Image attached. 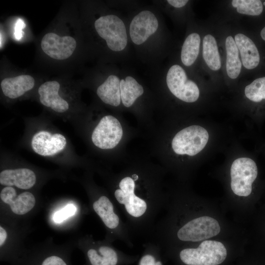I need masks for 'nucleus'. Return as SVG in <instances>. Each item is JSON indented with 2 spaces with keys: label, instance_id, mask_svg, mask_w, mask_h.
Here are the masks:
<instances>
[{
  "label": "nucleus",
  "instance_id": "f257e3e1",
  "mask_svg": "<svg viewBox=\"0 0 265 265\" xmlns=\"http://www.w3.org/2000/svg\"><path fill=\"white\" fill-rule=\"evenodd\" d=\"M40 37L39 51L45 60L65 64L77 57L80 41L75 20L57 19Z\"/></svg>",
  "mask_w": 265,
  "mask_h": 265
},
{
  "label": "nucleus",
  "instance_id": "f03ea898",
  "mask_svg": "<svg viewBox=\"0 0 265 265\" xmlns=\"http://www.w3.org/2000/svg\"><path fill=\"white\" fill-rule=\"evenodd\" d=\"M224 152L223 167L229 174L232 192L240 197L249 196L259 176L257 155L234 138Z\"/></svg>",
  "mask_w": 265,
  "mask_h": 265
},
{
  "label": "nucleus",
  "instance_id": "7ed1b4c3",
  "mask_svg": "<svg viewBox=\"0 0 265 265\" xmlns=\"http://www.w3.org/2000/svg\"><path fill=\"white\" fill-rule=\"evenodd\" d=\"M93 27L96 34L111 52H120L126 48L127 30L123 21L117 15L101 14L94 19Z\"/></svg>",
  "mask_w": 265,
  "mask_h": 265
},
{
  "label": "nucleus",
  "instance_id": "20e7f679",
  "mask_svg": "<svg viewBox=\"0 0 265 265\" xmlns=\"http://www.w3.org/2000/svg\"><path fill=\"white\" fill-rule=\"evenodd\" d=\"M227 250L222 243L212 240L202 242L197 248H186L179 253L186 265H218L225 260Z\"/></svg>",
  "mask_w": 265,
  "mask_h": 265
},
{
  "label": "nucleus",
  "instance_id": "39448f33",
  "mask_svg": "<svg viewBox=\"0 0 265 265\" xmlns=\"http://www.w3.org/2000/svg\"><path fill=\"white\" fill-rule=\"evenodd\" d=\"M166 82L171 94L183 102L195 103L200 98L201 92L198 86L187 78L185 71L179 65H173L169 69Z\"/></svg>",
  "mask_w": 265,
  "mask_h": 265
},
{
  "label": "nucleus",
  "instance_id": "423d86ee",
  "mask_svg": "<svg viewBox=\"0 0 265 265\" xmlns=\"http://www.w3.org/2000/svg\"><path fill=\"white\" fill-rule=\"evenodd\" d=\"M220 227L218 221L210 216L193 218L175 232L176 240L180 242H197L218 234Z\"/></svg>",
  "mask_w": 265,
  "mask_h": 265
},
{
  "label": "nucleus",
  "instance_id": "0eeeda50",
  "mask_svg": "<svg viewBox=\"0 0 265 265\" xmlns=\"http://www.w3.org/2000/svg\"><path fill=\"white\" fill-rule=\"evenodd\" d=\"M123 135L120 123L114 116H104L95 127L92 134V141L102 149H110L116 146Z\"/></svg>",
  "mask_w": 265,
  "mask_h": 265
},
{
  "label": "nucleus",
  "instance_id": "6e6552de",
  "mask_svg": "<svg viewBox=\"0 0 265 265\" xmlns=\"http://www.w3.org/2000/svg\"><path fill=\"white\" fill-rule=\"evenodd\" d=\"M243 95L246 100L254 106L247 115L249 121L261 129L265 121V77L258 78L247 85Z\"/></svg>",
  "mask_w": 265,
  "mask_h": 265
},
{
  "label": "nucleus",
  "instance_id": "1a4fd4ad",
  "mask_svg": "<svg viewBox=\"0 0 265 265\" xmlns=\"http://www.w3.org/2000/svg\"><path fill=\"white\" fill-rule=\"evenodd\" d=\"M159 23L154 13L144 10L136 15L131 21L129 34L132 41L136 45L145 43L158 30Z\"/></svg>",
  "mask_w": 265,
  "mask_h": 265
},
{
  "label": "nucleus",
  "instance_id": "9d476101",
  "mask_svg": "<svg viewBox=\"0 0 265 265\" xmlns=\"http://www.w3.org/2000/svg\"><path fill=\"white\" fill-rule=\"evenodd\" d=\"M61 83L57 80H51L42 83L38 88L40 103L58 113L66 112L69 104L60 95Z\"/></svg>",
  "mask_w": 265,
  "mask_h": 265
},
{
  "label": "nucleus",
  "instance_id": "9b49d317",
  "mask_svg": "<svg viewBox=\"0 0 265 265\" xmlns=\"http://www.w3.org/2000/svg\"><path fill=\"white\" fill-rule=\"evenodd\" d=\"M66 139L61 134L54 133L42 131L36 133L31 140V146L33 151L42 156H52L61 151L65 147Z\"/></svg>",
  "mask_w": 265,
  "mask_h": 265
},
{
  "label": "nucleus",
  "instance_id": "f8f14e48",
  "mask_svg": "<svg viewBox=\"0 0 265 265\" xmlns=\"http://www.w3.org/2000/svg\"><path fill=\"white\" fill-rule=\"evenodd\" d=\"M35 84L34 77L27 73H19L5 76L0 81V88L3 94L11 99L23 96L33 88Z\"/></svg>",
  "mask_w": 265,
  "mask_h": 265
},
{
  "label": "nucleus",
  "instance_id": "ddd939ff",
  "mask_svg": "<svg viewBox=\"0 0 265 265\" xmlns=\"http://www.w3.org/2000/svg\"><path fill=\"white\" fill-rule=\"evenodd\" d=\"M2 201L9 205L12 211L19 215L24 214L34 206L35 199L29 192H24L17 195L15 189L11 186L3 188L0 192Z\"/></svg>",
  "mask_w": 265,
  "mask_h": 265
},
{
  "label": "nucleus",
  "instance_id": "4468645a",
  "mask_svg": "<svg viewBox=\"0 0 265 265\" xmlns=\"http://www.w3.org/2000/svg\"><path fill=\"white\" fill-rule=\"evenodd\" d=\"M36 182V176L28 168L5 169L0 173V183L3 186L16 187L23 189L32 187Z\"/></svg>",
  "mask_w": 265,
  "mask_h": 265
},
{
  "label": "nucleus",
  "instance_id": "2eb2a0df",
  "mask_svg": "<svg viewBox=\"0 0 265 265\" xmlns=\"http://www.w3.org/2000/svg\"><path fill=\"white\" fill-rule=\"evenodd\" d=\"M235 41L243 66L247 69L256 68L260 62V54L253 41L244 34L238 33L235 36Z\"/></svg>",
  "mask_w": 265,
  "mask_h": 265
},
{
  "label": "nucleus",
  "instance_id": "dca6fc26",
  "mask_svg": "<svg viewBox=\"0 0 265 265\" xmlns=\"http://www.w3.org/2000/svg\"><path fill=\"white\" fill-rule=\"evenodd\" d=\"M120 80L117 75L110 74L97 87V95L105 104L113 106L120 104Z\"/></svg>",
  "mask_w": 265,
  "mask_h": 265
},
{
  "label": "nucleus",
  "instance_id": "f3484780",
  "mask_svg": "<svg viewBox=\"0 0 265 265\" xmlns=\"http://www.w3.org/2000/svg\"><path fill=\"white\" fill-rule=\"evenodd\" d=\"M87 251L91 265H117L121 260V252L108 245H100Z\"/></svg>",
  "mask_w": 265,
  "mask_h": 265
},
{
  "label": "nucleus",
  "instance_id": "a211bd4d",
  "mask_svg": "<svg viewBox=\"0 0 265 265\" xmlns=\"http://www.w3.org/2000/svg\"><path fill=\"white\" fill-rule=\"evenodd\" d=\"M120 88L121 101L127 107L132 106L144 93L142 86L131 76L121 80Z\"/></svg>",
  "mask_w": 265,
  "mask_h": 265
},
{
  "label": "nucleus",
  "instance_id": "6ab92c4d",
  "mask_svg": "<svg viewBox=\"0 0 265 265\" xmlns=\"http://www.w3.org/2000/svg\"><path fill=\"white\" fill-rule=\"evenodd\" d=\"M225 47L227 53V73L229 78L236 79L240 73L242 63L239 58L238 48L231 36L226 38Z\"/></svg>",
  "mask_w": 265,
  "mask_h": 265
},
{
  "label": "nucleus",
  "instance_id": "aec40b11",
  "mask_svg": "<svg viewBox=\"0 0 265 265\" xmlns=\"http://www.w3.org/2000/svg\"><path fill=\"white\" fill-rule=\"evenodd\" d=\"M203 58L208 66L213 71L221 67L218 47L214 37L211 34L205 36L203 42Z\"/></svg>",
  "mask_w": 265,
  "mask_h": 265
},
{
  "label": "nucleus",
  "instance_id": "412c9836",
  "mask_svg": "<svg viewBox=\"0 0 265 265\" xmlns=\"http://www.w3.org/2000/svg\"><path fill=\"white\" fill-rule=\"evenodd\" d=\"M200 37L197 33H192L185 39L181 50V59L184 65L189 66L197 59L200 49Z\"/></svg>",
  "mask_w": 265,
  "mask_h": 265
},
{
  "label": "nucleus",
  "instance_id": "4be33fe9",
  "mask_svg": "<svg viewBox=\"0 0 265 265\" xmlns=\"http://www.w3.org/2000/svg\"><path fill=\"white\" fill-rule=\"evenodd\" d=\"M231 3L238 13L242 14L257 16L263 10V3L259 0H233Z\"/></svg>",
  "mask_w": 265,
  "mask_h": 265
},
{
  "label": "nucleus",
  "instance_id": "5701e85b",
  "mask_svg": "<svg viewBox=\"0 0 265 265\" xmlns=\"http://www.w3.org/2000/svg\"><path fill=\"white\" fill-rule=\"evenodd\" d=\"M145 251L140 259L138 265H163L157 257L159 252V247L151 240H148L144 244Z\"/></svg>",
  "mask_w": 265,
  "mask_h": 265
},
{
  "label": "nucleus",
  "instance_id": "b1692460",
  "mask_svg": "<svg viewBox=\"0 0 265 265\" xmlns=\"http://www.w3.org/2000/svg\"><path fill=\"white\" fill-rule=\"evenodd\" d=\"M77 211L76 207L72 204L67 205L61 210L55 212L53 216L56 223L62 222L68 217L73 215Z\"/></svg>",
  "mask_w": 265,
  "mask_h": 265
},
{
  "label": "nucleus",
  "instance_id": "393cba45",
  "mask_svg": "<svg viewBox=\"0 0 265 265\" xmlns=\"http://www.w3.org/2000/svg\"><path fill=\"white\" fill-rule=\"evenodd\" d=\"M42 265H67L61 258L56 256H52L45 259Z\"/></svg>",
  "mask_w": 265,
  "mask_h": 265
},
{
  "label": "nucleus",
  "instance_id": "a878e982",
  "mask_svg": "<svg viewBox=\"0 0 265 265\" xmlns=\"http://www.w3.org/2000/svg\"><path fill=\"white\" fill-rule=\"evenodd\" d=\"M187 0H168L167 2L170 5L176 7L181 8L186 5L188 2Z\"/></svg>",
  "mask_w": 265,
  "mask_h": 265
},
{
  "label": "nucleus",
  "instance_id": "bb28decb",
  "mask_svg": "<svg viewBox=\"0 0 265 265\" xmlns=\"http://www.w3.org/2000/svg\"><path fill=\"white\" fill-rule=\"evenodd\" d=\"M256 152L261 154L265 159V141L261 142L258 144Z\"/></svg>",
  "mask_w": 265,
  "mask_h": 265
},
{
  "label": "nucleus",
  "instance_id": "cd10ccee",
  "mask_svg": "<svg viewBox=\"0 0 265 265\" xmlns=\"http://www.w3.org/2000/svg\"><path fill=\"white\" fill-rule=\"evenodd\" d=\"M7 237V234L5 230L1 227H0V245L1 246L4 242Z\"/></svg>",
  "mask_w": 265,
  "mask_h": 265
},
{
  "label": "nucleus",
  "instance_id": "c85d7f7f",
  "mask_svg": "<svg viewBox=\"0 0 265 265\" xmlns=\"http://www.w3.org/2000/svg\"><path fill=\"white\" fill-rule=\"evenodd\" d=\"M261 36L262 39L265 41V27L261 31Z\"/></svg>",
  "mask_w": 265,
  "mask_h": 265
},
{
  "label": "nucleus",
  "instance_id": "c756f323",
  "mask_svg": "<svg viewBox=\"0 0 265 265\" xmlns=\"http://www.w3.org/2000/svg\"><path fill=\"white\" fill-rule=\"evenodd\" d=\"M263 4L265 6V2L263 3Z\"/></svg>",
  "mask_w": 265,
  "mask_h": 265
}]
</instances>
